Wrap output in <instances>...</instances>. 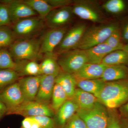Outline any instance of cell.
Returning <instances> with one entry per match:
<instances>
[{
  "instance_id": "cell-1",
  "label": "cell",
  "mask_w": 128,
  "mask_h": 128,
  "mask_svg": "<svg viewBox=\"0 0 128 128\" xmlns=\"http://www.w3.org/2000/svg\"><path fill=\"white\" fill-rule=\"evenodd\" d=\"M98 98L108 109L119 108L128 101V80L106 82Z\"/></svg>"
},
{
  "instance_id": "cell-2",
  "label": "cell",
  "mask_w": 128,
  "mask_h": 128,
  "mask_svg": "<svg viewBox=\"0 0 128 128\" xmlns=\"http://www.w3.org/2000/svg\"><path fill=\"white\" fill-rule=\"evenodd\" d=\"M119 26L120 22H114L88 27L76 49L86 50L105 43Z\"/></svg>"
},
{
  "instance_id": "cell-3",
  "label": "cell",
  "mask_w": 128,
  "mask_h": 128,
  "mask_svg": "<svg viewBox=\"0 0 128 128\" xmlns=\"http://www.w3.org/2000/svg\"><path fill=\"white\" fill-rule=\"evenodd\" d=\"M41 40L34 38L16 40L8 50L15 62L18 60H37L41 58Z\"/></svg>"
},
{
  "instance_id": "cell-4",
  "label": "cell",
  "mask_w": 128,
  "mask_h": 128,
  "mask_svg": "<svg viewBox=\"0 0 128 128\" xmlns=\"http://www.w3.org/2000/svg\"><path fill=\"white\" fill-rule=\"evenodd\" d=\"M72 6L74 15L81 19L98 24L108 22L100 8L92 2L74 1Z\"/></svg>"
},
{
  "instance_id": "cell-5",
  "label": "cell",
  "mask_w": 128,
  "mask_h": 128,
  "mask_svg": "<svg viewBox=\"0 0 128 128\" xmlns=\"http://www.w3.org/2000/svg\"><path fill=\"white\" fill-rule=\"evenodd\" d=\"M76 113L84 121L88 128H106L108 110L100 101L91 108L79 109Z\"/></svg>"
},
{
  "instance_id": "cell-6",
  "label": "cell",
  "mask_w": 128,
  "mask_h": 128,
  "mask_svg": "<svg viewBox=\"0 0 128 128\" xmlns=\"http://www.w3.org/2000/svg\"><path fill=\"white\" fill-rule=\"evenodd\" d=\"M57 61L63 72L73 74L88 63L84 50L75 49L58 54Z\"/></svg>"
},
{
  "instance_id": "cell-7",
  "label": "cell",
  "mask_w": 128,
  "mask_h": 128,
  "mask_svg": "<svg viewBox=\"0 0 128 128\" xmlns=\"http://www.w3.org/2000/svg\"><path fill=\"white\" fill-rule=\"evenodd\" d=\"M43 20L36 16L19 20L12 24L11 26L16 40L32 38L43 28Z\"/></svg>"
},
{
  "instance_id": "cell-8",
  "label": "cell",
  "mask_w": 128,
  "mask_h": 128,
  "mask_svg": "<svg viewBox=\"0 0 128 128\" xmlns=\"http://www.w3.org/2000/svg\"><path fill=\"white\" fill-rule=\"evenodd\" d=\"M86 24L80 23L68 30L60 43L57 46L56 54H58L76 49L87 28Z\"/></svg>"
},
{
  "instance_id": "cell-9",
  "label": "cell",
  "mask_w": 128,
  "mask_h": 128,
  "mask_svg": "<svg viewBox=\"0 0 128 128\" xmlns=\"http://www.w3.org/2000/svg\"><path fill=\"white\" fill-rule=\"evenodd\" d=\"M10 114H17L26 118L45 116L53 118L55 113L50 105L35 101L25 102L12 111Z\"/></svg>"
},
{
  "instance_id": "cell-10",
  "label": "cell",
  "mask_w": 128,
  "mask_h": 128,
  "mask_svg": "<svg viewBox=\"0 0 128 128\" xmlns=\"http://www.w3.org/2000/svg\"><path fill=\"white\" fill-rule=\"evenodd\" d=\"M0 100L6 107V115L25 102L18 81L0 92Z\"/></svg>"
},
{
  "instance_id": "cell-11",
  "label": "cell",
  "mask_w": 128,
  "mask_h": 128,
  "mask_svg": "<svg viewBox=\"0 0 128 128\" xmlns=\"http://www.w3.org/2000/svg\"><path fill=\"white\" fill-rule=\"evenodd\" d=\"M68 30V28L64 27L50 28L46 32L41 40L40 54L54 52Z\"/></svg>"
},
{
  "instance_id": "cell-12",
  "label": "cell",
  "mask_w": 128,
  "mask_h": 128,
  "mask_svg": "<svg viewBox=\"0 0 128 128\" xmlns=\"http://www.w3.org/2000/svg\"><path fill=\"white\" fill-rule=\"evenodd\" d=\"M72 6L53 9L44 19L45 23L51 28L64 27L73 18Z\"/></svg>"
},
{
  "instance_id": "cell-13",
  "label": "cell",
  "mask_w": 128,
  "mask_h": 128,
  "mask_svg": "<svg viewBox=\"0 0 128 128\" xmlns=\"http://www.w3.org/2000/svg\"><path fill=\"white\" fill-rule=\"evenodd\" d=\"M7 5L9 9L12 24L24 18L38 16L36 12L23 2V0H1Z\"/></svg>"
},
{
  "instance_id": "cell-14",
  "label": "cell",
  "mask_w": 128,
  "mask_h": 128,
  "mask_svg": "<svg viewBox=\"0 0 128 128\" xmlns=\"http://www.w3.org/2000/svg\"><path fill=\"white\" fill-rule=\"evenodd\" d=\"M41 75L21 77L18 82L25 102L35 100L39 89Z\"/></svg>"
},
{
  "instance_id": "cell-15",
  "label": "cell",
  "mask_w": 128,
  "mask_h": 128,
  "mask_svg": "<svg viewBox=\"0 0 128 128\" xmlns=\"http://www.w3.org/2000/svg\"><path fill=\"white\" fill-rule=\"evenodd\" d=\"M56 76L54 75H41L39 89L34 101L50 105Z\"/></svg>"
},
{
  "instance_id": "cell-16",
  "label": "cell",
  "mask_w": 128,
  "mask_h": 128,
  "mask_svg": "<svg viewBox=\"0 0 128 128\" xmlns=\"http://www.w3.org/2000/svg\"><path fill=\"white\" fill-rule=\"evenodd\" d=\"M108 66L102 63H87L76 73L72 74L76 80L101 78Z\"/></svg>"
},
{
  "instance_id": "cell-17",
  "label": "cell",
  "mask_w": 128,
  "mask_h": 128,
  "mask_svg": "<svg viewBox=\"0 0 128 128\" xmlns=\"http://www.w3.org/2000/svg\"><path fill=\"white\" fill-rule=\"evenodd\" d=\"M79 109L78 105L72 99H68L55 113L54 119L56 125L63 128Z\"/></svg>"
},
{
  "instance_id": "cell-18",
  "label": "cell",
  "mask_w": 128,
  "mask_h": 128,
  "mask_svg": "<svg viewBox=\"0 0 128 128\" xmlns=\"http://www.w3.org/2000/svg\"><path fill=\"white\" fill-rule=\"evenodd\" d=\"M84 50L88 63L99 64L107 55L116 50L105 43L100 44Z\"/></svg>"
},
{
  "instance_id": "cell-19",
  "label": "cell",
  "mask_w": 128,
  "mask_h": 128,
  "mask_svg": "<svg viewBox=\"0 0 128 128\" xmlns=\"http://www.w3.org/2000/svg\"><path fill=\"white\" fill-rule=\"evenodd\" d=\"M101 79L106 82L128 80V66L123 65L107 66Z\"/></svg>"
},
{
  "instance_id": "cell-20",
  "label": "cell",
  "mask_w": 128,
  "mask_h": 128,
  "mask_svg": "<svg viewBox=\"0 0 128 128\" xmlns=\"http://www.w3.org/2000/svg\"><path fill=\"white\" fill-rule=\"evenodd\" d=\"M44 56L42 62L40 64L41 74L57 76L61 70L57 61L58 55L54 52Z\"/></svg>"
},
{
  "instance_id": "cell-21",
  "label": "cell",
  "mask_w": 128,
  "mask_h": 128,
  "mask_svg": "<svg viewBox=\"0 0 128 128\" xmlns=\"http://www.w3.org/2000/svg\"><path fill=\"white\" fill-rule=\"evenodd\" d=\"M16 71L20 77L42 75L40 65L34 60H24L16 61Z\"/></svg>"
},
{
  "instance_id": "cell-22",
  "label": "cell",
  "mask_w": 128,
  "mask_h": 128,
  "mask_svg": "<svg viewBox=\"0 0 128 128\" xmlns=\"http://www.w3.org/2000/svg\"><path fill=\"white\" fill-rule=\"evenodd\" d=\"M55 83L62 88L67 95L68 99L73 98L76 89V82L72 74L60 72L56 76Z\"/></svg>"
},
{
  "instance_id": "cell-23",
  "label": "cell",
  "mask_w": 128,
  "mask_h": 128,
  "mask_svg": "<svg viewBox=\"0 0 128 128\" xmlns=\"http://www.w3.org/2000/svg\"><path fill=\"white\" fill-rule=\"evenodd\" d=\"M78 105L79 109H88L91 108L99 100L93 94L77 88L72 98Z\"/></svg>"
},
{
  "instance_id": "cell-24",
  "label": "cell",
  "mask_w": 128,
  "mask_h": 128,
  "mask_svg": "<svg viewBox=\"0 0 128 128\" xmlns=\"http://www.w3.org/2000/svg\"><path fill=\"white\" fill-rule=\"evenodd\" d=\"M76 82L78 88L93 94L98 98L106 84L101 78L80 80Z\"/></svg>"
},
{
  "instance_id": "cell-25",
  "label": "cell",
  "mask_w": 128,
  "mask_h": 128,
  "mask_svg": "<svg viewBox=\"0 0 128 128\" xmlns=\"http://www.w3.org/2000/svg\"><path fill=\"white\" fill-rule=\"evenodd\" d=\"M102 63L108 66L123 65L128 66V53L124 50H114L107 55Z\"/></svg>"
},
{
  "instance_id": "cell-26",
  "label": "cell",
  "mask_w": 128,
  "mask_h": 128,
  "mask_svg": "<svg viewBox=\"0 0 128 128\" xmlns=\"http://www.w3.org/2000/svg\"><path fill=\"white\" fill-rule=\"evenodd\" d=\"M23 2L36 12L38 16L44 20L53 9L46 0H25Z\"/></svg>"
},
{
  "instance_id": "cell-27",
  "label": "cell",
  "mask_w": 128,
  "mask_h": 128,
  "mask_svg": "<svg viewBox=\"0 0 128 128\" xmlns=\"http://www.w3.org/2000/svg\"><path fill=\"white\" fill-rule=\"evenodd\" d=\"M68 99L67 95L64 89L59 85L55 83L50 105L55 114Z\"/></svg>"
},
{
  "instance_id": "cell-28",
  "label": "cell",
  "mask_w": 128,
  "mask_h": 128,
  "mask_svg": "<svg viewBox=\"0 0 128 128\" xmlns=\"http://www.w3.org/2000/svg\"><path fill=\"white\" fill-rule=\"evenodd\" d=\"M102 8L107 12L118 15L123 14L127 11L128 4L124 0H109L104 3Z\"/></svg>"
},
{
  "instance_id": "cell-29",
  "label": "cell",
  "mask_w": 128,
  "mask_h": 128,
  "mask_svg": "<svg viewBox=\"0 0 128 128\" xmlns=\"http://www.w3.org/2000/svg\"><path fill=\"white\" fill-rule=\"evenodd\" d=\"M20 78L16 70L10 69H0V92L17 82Z\"/></svg>"
},
{
  "instance_id": "cell-30",
  "label": "cell",
  "mask_w": 128,
  "mask_h": 128,
  "mask_svg": "<svg viewBox=\"0 0 128 128\" xmlns=\"http://www.w3.org/2000/svg\"><path fill=\"white\" fill-rule=\"evenodd\" d=\"M16 40L11 26L0 27V49L8 48Z\"/></svg>"
},
{
  "instance_id": "cell-31",
  "label": "cell",
  "mask_w": 128,
  "mask_h": 128,
  "mask_svg": "<svg viewBox=\"0 0 128 128\" xmlns=\"http://www.w3.org/2000/svg\"><path fill=\"white\" fill-rule=\"evenodd\" d=\"M16 64L8 48L0 49V69L16 70Z\"/></svg>"
},
{
  "instance_id": "cell-32",
  "label": "cell",
  "mask_w": 128,
  "mask_h": 128,
  "mask_svg": "<svg viewBox=\"0 0 128 128\" xmlns=\"http://www.w3.org/2000/svg\"><path fill=\"white\" fill-rule=\"evenodd\" d=\"M105 43L115 50L123 49L124 44L122 40L119 28L108 37Z\"/></svg>"
},
{
  "instance_id": "cell-33",
  "label": "cell",
  "mask_w": 128,
  "mask_h": 128,
  "mask_svg": "<svg viewBox=\"0 0 128 128\" xmlns=\"http://www.w3.org/2000/svg\"><path fill=\"white\" fill-rule=\"evenodd\" d=\"M108 119L106 128H124L122 118L116 109H108Z\"/></svg>"
},
{
  "instance_id": "cell-34",
  "label": "cell",
  "mask_w": 128,
  "mask_h": 128,
  "mask_svg": "<svg viewBox=\"0 0 128 128\" xmlns=\"http://www.w3.org/2000/svg\"><path fill=\"white\" fill-rule=\"evenodd\" d=\"M12 22L7 5L0 0V27L11 26Z\"/></svg>"
},
{
  "instance_id": "cell-35",
  "label": "cell",
  "mask_w": 128,
  "mask_h": 128,
  "mask_svg": "<svg viewBox=\"0 0 128 128\" xmlns=\"http://www.w3.org/2000/svg\"><path fill=\"white\" fill-rule=\"evenodd\" d=\"M37 121L41 128H56V124L54 119L48 116H38L32 117Z\"/></svg>"
},
{
  "instance_id": "cell-36",
  "label": "cell",
  "mask_w": 128,
  "mask_h": 128,
  "mask_svg": "<svg viewBox=\"0 0 128 128\" xmlns=\"http://www.w3.org/2000/svg\"><path fill=\"white\" fill-rule=\"evenodd\" d=\"M63 128H88L84 121L77 114H74Z\"/></svg>"
},
{
  "instance_id": "cell-37",
  "label": "cell",
  "mask_w": 128,
  "mask_h": 128,
  "mask_svg": "<svg viewBox=\"0 0 128 128\" xmlns=\"http://www.w3.org/2000/svg\"><path fill=\"white\" fill-rule=\"evenodd\" d=\"M119 29L124 44H128V16L120 22Z\"/></svg>"
},
{
  "instance_id": "cell-38",
  "label": "cell",
  "mask_w": 128,
  "mask_h": 128,
  "mask_svg": "<svg viewBox=\"0 0 128 128\" xmlns=\"http://www.w3.org/2000/svg\"><path fill=\"white\" fill-rule=\"evenodd\" d=\"M54 9L65 7L73 4L74 1L71 0H46Z\"/></svg>"
},
{
  "instance_id": "cell-39",
  "label": "cell",
  "mask_w": 128,
  "mask_h": 128,
  "mask_svg": "<svg viewBox=\"0 0 128 128\" xmlns=\"http://www.w3.org/2000/svg\"><path fill=\"white\" fill-rule=\"evenodd\" d=\"M22 128H41L32 117H26L22 122Z\"/></svg>"
},
{
  "instance_id": "cell-40",
  "label": "cell",
  "mask_w": 128,
  "mask_h": 128,
  "mask_svg": "<svg viewBox=\"0 0 128 128\" xmlns=\"http://www.w3.org/2000/svg\"><path fill=\"white\" fill-rule=\"evenodd\" d=\"M118 112L122 118L128 119V101L119 108Z\"/></svg>"
},
{
  "instance_id": "cell-41",
  "label": "cell",
  "mask_w": 128,
  "mask_h": 128,
  "mask_svg": "<svg viewBox=\"0 0 128 128\" xmlns=\"http://www.w3.org/2000/svg\"><path fill=\"white\" fill-rule=\"evenodd\" d=\"M7 109L4 104L0 100V120L5 115H6Z\"/></svg>"
},
{
  "instance_id": "cell-42",
  "label": "cell",
  "mask_w": 128,
  "mask_h": 128,
  "mask_svg": "<svg viewBox=\"0 0 128 128\" xmlns=\"http://www.w3.org/2000/svg\"><path fill=\"white\" fill-rule=\"evenodd\" d=\"M124 128H128V119L122 118Z\"/></svg>"
},
{
  "instance_id": "cell-43",
  "label": "cell",
  "mask_w": 128,
  "mask_h": 128,
  "mask_svg": "<svg viewBox=\"0 0 128 128\" xmlns=\"http://www.w3.org/2000/svg\"><path fill=\"white\" fill-rule=\"evenodd\" d=\"M123 50H125V51L128 53V44L124 45V47L123 49Z\"/></svg>"
}]
</instances>
